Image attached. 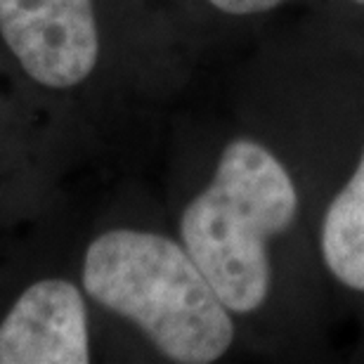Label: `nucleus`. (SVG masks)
<instances>
[{"mask_svg": "<svg viewBox=\"0 0 364 364\" xmlns=\"http://www.w3.org/2000/svg\"><path fill=\"white\" fill-rule=\"evenodd\" d=\"M296 208L289 173L253 140L230 142L213 182L185 208V249L232 312H253L267 298V239L291 228Z\"/></svg>", "mask_w": 364, "mask_h": 364, "instance_id": "obj_2", "label": "nucleus"}, {"mask_svg": "<svg viewBox=\"0 0 364 364\" xmlns=\"http://www.w3.org/2000/svg\"><path fill=\"white\" fill-rule=\"evenodd\" d=\"M322 256L338 282L364 291V154L324 215Z\"/></svg>", "mask_w": 364, "mask_h": 364, "instance_id": "obj_5", "label": "nucleus"}, {"mask_svg": "<svg viewBox=\"0 0 364 364\" xmlns=\"http://www.w3.org/2000/svg\"><path fill=\"white\" fill-rule=\"evenodd\" d=\"M208 3H213L218 10L230 14H253V12L272 10L282 0H208Z\"/></svg>", "mask_w": 364, "mask_h": 364, "instance_id": "obj_6", "label": "nucleus"}, {"mask_svg": "<svg viewBox=\"0 0 364 364\" xmlns=\"http://www.w3.org/2000/svg\"><path fill=\"white\" fill-rule=\"evenodd\" d=\"M355 3H360V5H364V0H355Z\"/></svg>", "mask_w": 364, "mask_h": 364, "instance_id": "obj_7", "label": "nucleus"}, {"mask_svg": "<svg viewBox=\"0 0 364 364\" xmlns=\"http://www.w3.org/2000/svg\"><path fill=\"white\" fill-rule=\"evenodd\" d=\"M88 360L83 298L64 279L36 282L0 324V364H85Z\"/></svg>", "mask_w": 364, "mask_h": 364, "instance_id": "obj_4", "label": "nucleus"}, {"mask_svg": "<svg viewBox=\"0 0 364 364\" xmlns=\"http://www.w3.org/2000/svg\"><path fill=\"white\" fill-rule=\"evenodd\" d=\"M0 33L33 81L71 88L100 53L92 0H0Z\"/></svg>", "mask_w": 364, "mask_h": 364, "instance_id": "obj_3", "label": "nucleus"}, {"mask_svg": "<svg viewBox=\"0 0 364 364\" xmlns=\"http://www.w3.org/2000/svg\"><path fill=\"white\" fill-rule=\"evenodd\" d=\"M83 287L176 362H215L235 338L230 308L206 274L161 235L114 230L97 237L85 253Z\"/></svg>", "mask_w": 364, "mask_h": 364, "instance_id": "obj_1", "label": "nucleus"}]
</instances>
